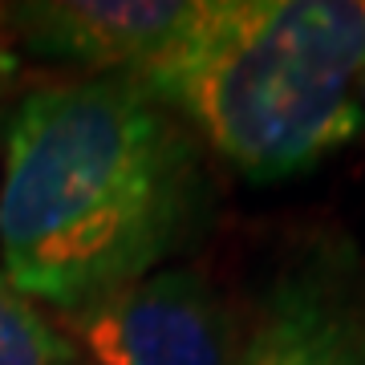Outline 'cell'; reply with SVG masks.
Instances as JSON below:
<instances>
[{"instance_id":"6da1fadb","label":"cell","mask_w":365,"mask_h":365,"mask_svg":"<svg viewBox=\"0 0 365 365\" xmlns=\"http://www.w3.org/2000/svg\"><path fill=\"white\" fill-rule=\"evenodd\" d=\"M211 207L207 150L143 78H66L9 106L0 272L53 321L167 268Z\"/></svg>"},{"instance_id":"7a4b0ae2","label":"cell","mask_w":365,"mask_h":365,"mask_svg":"<svg viewBox=\"0 0 365 365\" xmlns=\"http://www.w3.org/2000/svg\"><path fill=\"white\" fill-rule=\"evenodd\" d=\"M134 78L223 167L284 182L361 134L365 0H199L175 49Z\"/></svg>"},{"instance_id":"3957f363","label":"cell","mask_w":365,"mask_h":365,"mask_svg":"<svg viewBox=\"0 0 365 365\" xmlns=\"http://www.w3.org/2000/svg\"><path fill=\"white\" fill-rule=\"evenodd\" d=\"M240 365H365V252L337 227L292 240L244 313Z\"/></svg>"},{"instance_id":"277c9868","label":"cell","mask_w":365,"mask_h":365,"mask_svg":"<svg viewBox=\"0 0 365 365\" xmlns=\"http://www.w3.org/2000/svg\"><path fill=\"white\" fill-rule=\"evenodd\" d=\"M86 365H240L244 313L195 264H167L57 321Z\"/></svg>"},{"instance_id":"5b68a950","label":"cell","mask_w":365,"mask_h":365,"mask_svg":"<svg viewBox=\"0 0 365 365\" xmlns=\"http://www.w3.org/2000/svg\"><path fill=\"white\" fill-rule=\"evenodd\" d=\"M195 13L199 0H25L0 9V29L16 53L73 78H110L150 69Z\"/></svg>"},{"instance_id":"8992f818","label":"cell","mask_w":365,"mask_h":365,"mask_svg":"<svg viewBox=\"0 0 365 365\" xmlns=\"http://www.w3.org/2000/svg\"><path fill=\"white\" fill-rule=\"evenodd\" d=\"M78 353L45 309L21 297L0 272V365H69Z\"/></svg>"},{"instance_id":"52a82bcc","label":"cell","mask_w":365,"mask_h":365,"mask_svg":"<svg viewBox=\"0 0 365 365\" xmlns=\"http://www.w3.org/2000/svg\"><path fill=\"white\" fill-rule=\"evenodd\" d=\"M21 78V53L13 49V41L4 37V29H0V98L16 86Z\"/></svg>"},{"instance_id":"ba28073f","label":"cell","mask_w":365,"mask_h":365,"mask_svg":"<svg viewBox=\"0 0 365 365\" xmlns=\"http://www.w3.org/2000/svg\"><path fill=\"white\" fill-rule=\"evenodd\" d=\"M357 110H361V126H365V81H361V90H357Z\"/></svg>"},{"instance_id":"9c48e42d","label":"cell","mask_w":365,"mask_h":365,"mask_svg":"<svg viewBox=\"0 0 365 365\" xmlns=\"http://www.w3.org/2000/svg\"><path fill=\"white\" fill-rule=\"evenodd\" d=\"M4 118H9V110H0V150H4Z\"/></svg>"},{"instance_id":"30bf717a","label":"cell","mask_w":365,"mask_h":365,"mask_svg":"<svg viewBox=\"0 0 365 365\" xmlns=\"http://www.w3.org/2000/svg\"><path fill=\"white\" fill-rule=\"evenodd\" d=\"M69 365H86V361H81V357H78V361H69Z\"/></svg>"}]
</instances>
